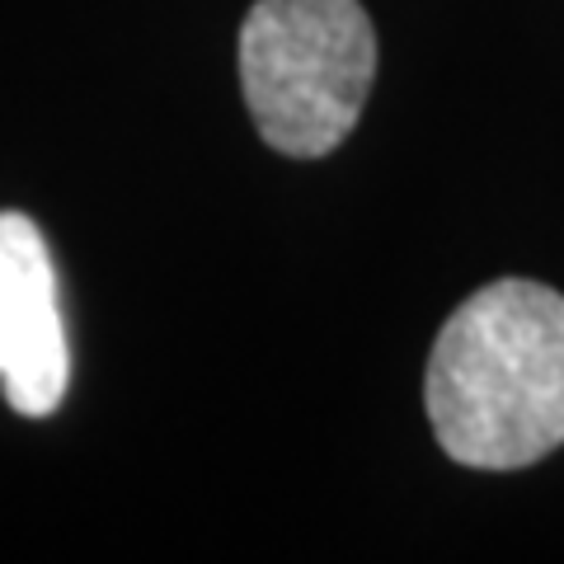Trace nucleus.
Instances as JSON below:
<instances>
[{
  "mask_svg": "<svg viewBox=\"0 0 564 564\" xmlns=\"http://www.w3.org/2000/svg\"><path fill=\"white\" fill-rule=\"evenodd\" d=\"M429 419L452 462L522 470L564 443V296L532 278L489 282L437 329Z\"/></svg>",
  "mask_w": 564,
  "mask_h": 564,
  "instance_id": "f257e3e1",
  "label": "nucleus"
},
{
  "mask_svg": "<svg viewBox=\"0 0 564 564\" xmlns=\"http://www.w3.org/2000/svg\"><path fill=\"white\" fill-rule=\"evenodd\" d=\"M70 381L57 269L24 212H0V386L14 414L47 419Z\"/></svg>",
  "mask_w": 564,
  "mask_h": 564,
  "instance_id": "7ed1b4c3",
  "label": "nucleus"
},
{
  "mask_svg": "<svg viewBox=\"0 0 564 564\" xmlns=\"http://www.w3.org/2000/svg\"><path fill=\"white\" fill-rule=\"evenodd\" d=\"M240 80L259 137L315 161L358 128L377 33L358 0H259L240 29Z\"/></svg>",
  "mask_w": 564,
  "mask_h": 564,
  "instance_id": "f03ea898",
  "label": "nucleus"
}]
</instances>
